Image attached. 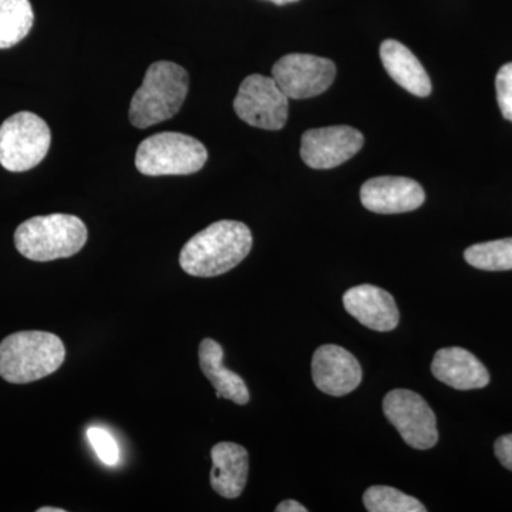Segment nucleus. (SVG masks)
<instances>
[{"label": "nucleus", "mask_w": 512, "mask_h": 512, "mask_svg": "<svg viewBox=\"0 0 512 512\" xmlns=\"http://www.w3.org/2000/svg\"><path fill=\"white\" fill-rule=\"evenodd\" d=\"M495 89H497V100L501 113H503L504 119L512 123V63L501 67L497 79H495Z\"/></svg>", "instance_id": "22"}, {"label": "nucleus", "mask_w": 512, "mask_h": 512, "mask_svg": "<svg viewBox=\"0 0 512 512\" xmlns=\"http://www.w3.org/2000/svg\"><path fill=\"white\" fill-rule=\"evenodd\" d=\"M188 89L190 76L180 64L164 60L151 64L131 99L130 123L143 130L173 119L183 107Z\"/></svg>", "instance_id": "3"}, {"label": "nucleus", "mask_w": 512, "mask_h": 512, "mask_svg": "<svg viewBox=\"0 0 512 512\" xmlns=\"http://www.w3.org/2000/svg\"><path fill=\"white\" fill-rule=\"evenodd\" d=\"M360 201L366 210L376 214H403L420 208L426 194L412 178L386 175L366 181L360 190Z\"/></svg>", "instance_id": "12"}, {"label": "nucleus", "mask_w": 512, "mask_h": 512, "mask_svg": "<svg viewBox=\"0 0 512 512\" xmlns=\"http://www.w3.org/2000/svg\"><path fill=\"white\" fill-rule=\"evenodd\" d=\"M380 59L386 72L406 92L417 97L431 93V80L420 60L397 40H384L380 46Z\"/></svg>", "instance_id": "16"}, {"label": "nucleus", "mask_w": 512, "mask_h": 512, "mask_svg": "<svg viewBox=\"0 0 512 512\" xmlns=\"http://www.w3.org/2000/svg\"><path fill=\"white\" fill-rule=\"evenodd\" d=\"M363 144L365 137L353 127L313 128L302 136L301 157L308 167L330 170L355 157Z\"/></svg>", "instance_id": "10"}, {"label": "nucleus", "mask_w": 512, "mask_h": 512, "mask_svg": "<svg viewBox=\"0 0 512 512\" xmlns=\"http://www.w3.org/2000/svg\"><path fill=\"white\" fill-rule=\"evenodd\" d=\"M201 372L210 380L218 397L231 400L239 406L249 402V390L244 379L224 366V349L217 340L204 339L200 350Z\"/></svg>", "instance_id": "17"}, {"label": "nucleus", "mask_w": 512, "mask_h": 512, "mask_svg": "<svg viewBox=\"0 0 512 512\" xmlns=\"http://www.w3.org/2000/svg\"><path fill=\"white\" fill-rule=\"evenodd\" d=\"M431 372L440 382L457 390L483 389L490 373L473 353L463 348H444L434 355Z\"/></svg>", "instance_id": "14"}, {"label": "nucleus", "mask_w": 512, "mask_h": 512, "mask_svg": "<svg viewBox=\"0 0 512 512\" xmlns=\"http://www.w3.org/2000/svg\"><path fill=\"white\" fill-rule=\"evenodd\" d=\"M495 456L505 468L512 471V434L495 441Z\"/></svg>", "instance_id": "23"}, {"label": "nucleus", "mask_w": 512, "mask_h": 512, "mask_svg": "<svg viewBox=\"0 0 512 512\" xmlns=\"http://www.w3.org/2000/svg\"><path fill=\"white\" fill-rule=\"evenodd\" d=\"M234 110L249 126L278 131L288 121L289 99L274 77L251 74L239 87Z\"/></svg>", "instance_id": "7"}, {"label": "nucleus", "mask_w": 512, "mask_h": 512, "mask_svg": "<svg viewBox=\"0 0 512 512\" xmlns=\"http://www.w3.org/2000/svg\"><path fill=\"white\" fill-rule=\"evenodd\" d=\"M343 305L353 318L376 332H390L399 325L400 313L389 292L373 285L350 288L343 295Z\"/></svg>", "instance_id": "13"}, {"label": "nucleus", "mask_w": 512, "mask_h": 512, "mask_svg": "<svg viewBox=\"0 0 512 512\" xmlns=\"http://www.w3.org/2000/svg\"><path fill=\"white\" fill-rule=\"evenodd\" d=\"M268 2L275 3V5H278V6H284V5H289V3L299 2V0H268Z\"/></svg>", "instance_id": "25"}, {"label": "nucleus", "mask_w": 512, "mask_h": 512, "mask_svg": "<svg viewBox=\"0 0 512 512\" xmlns=\"http://www.w3.org/2000/svg\"><path fill=\"white\" fill-rule=\"evenodd\" d=\"M90 444H92L94 451L103 463L107 466H114L119 463L120 451L117 446L116 440L111 437L109 431L99 429V427H92L87 431Z\"/></svg>", "instance_id": "21"}, {"label": "nucleus", "mask_w": 512, "mask_h": 512, "mask_svg": "<svg viewBox=\"0 0 512 512\" xmlns=\"http://www.w3.org/2000/svg\"><path fill=\"white\" fill-rule=\"evenodd\" d=\"M276 512H308V508L295 500H286L275 508Z\"/></svg>", "instance_id": "24"}, {"label": "nucleus", "mask_w": 512, "mask_h": 512, "mask_svg": "<svg viewBox=\"0 0 512 512\" xmlns=\"http://www.w3.org/2000/svg\"><path fill=\"white\" fill-rule=\"evenodd\" d=\"M383 412L410 447L429 450L439 441L436 416L420 394L392 390L384 397Z\"/></svg>", "instance_id": "8"}, {"label": "nucleus", "mask_w": 512, "mask_h": 512, "mask_svg": "<svg viewBox=\"0 0 512 512\" xmlns=\"http://www.w3.org/2000/svg\"><path fill=\"white\" fill-rule=\"evenodd\" d=\"M64 359L59 336L40 330L13 333L0 342V377L13 384L37 382L59 370Z\"/></svg>", "instance_id": "2"}, {"label": "nucleus", "mask_w": 512, "mask_h": 512, "mask_svg": "<svg viewBox=\"0 0 512 512\" xmlns=\"http://www.w3.org/2000/svg\"><path fill=\"white\" fill-rule=\"evenodd\" d=\"M87 238L89 232L80 218L50 214L22 222L15 232V245L30 261L49 262L79 254Z\"/></svg>", "instance_id": "4"}, {"label": "nucleus", "mask_w": 512, "mask_h": 512, "mask_svg": "<svg viewBox=\"0 0 512 512\" xmlns=\"http://www.w3.org/2000/svg\"><path fill=\"white\" fill-rule=\"evenodd\" d=\"M35 13L29 0H0V49H10L29 35Z\"/></svg>", "instance_id": "18"}, {"label": "nucleus", "mask_w": 512, "mask_h": 512, "mask_svg": "<svg viewBox=\"0 0 512 512\" xmlns=\"http://www.w3.org/2000/svg\"><path fill=\"white\" fill-rule=\"evenodd\" d=\"M464 258L481 271H512V238L473 245L466 249Z\"/></svg>", "instance_id": "19"}, {"label": "nucleus", "mask_w": 512, "mask_h": 512, "mask_svg": "<svg viewBox=\"0 0 512 512\" xmlns=\"http://www.w3.org/2000/svg\"><path fill=\"white\" fill-rule=\"evenodd\" d=\"M207 160V148L197 138L165 131L141 141L136 167L147 177L190 175L198 173Z\"/></svg>", "instance_id": "5"}, {"label": "nucleus", "mask_w": 512, "mask_h": 512, "mask_svg": "<svg viewBox=\"0 0 512 512\" xmlns=\"http://www.w3.org/2000/svg\"><path fill=\"white\" fill-rule=\"evenodd\" d=\"M312 377L320 392L340 397L352 393L362 382V366L349 350L323 345L312 357Z\"/></svg>", "instance_id": "11"}, {"label": "nucleus", "mask_w": 512, "mask_h": 512, "mask_svg": "<svg viewBox=\"0 0 512 512\" xmlns=\"http://www.w3.org/2000/svg\"><path fill=\"white\" fill-rule=\"evenodd\" d=\"M37 512H66L63 508H55V507H42L37 510Z\"/></svg>", "instance_id": "26"}, {"label": "nucleus", "mask_w": 512, "mask_h": 512, "mask_svg": "<svg viewBox=\"0 0 512 512\" xmlns=\"http://www.w3.org/2000/svg\"><path fill=\"white\" fill-rule=\"evenodd\" d=\"M211 487L221 497L234 500L244 491L249 474L247 448L237 443L215 444L211 450Z\"/></svg>", "instance_id": "15"}, {"label": "nucleus", "mask_w": 512, "mask_h": 512, "mask_svg": "<svg viewBox=\"0 0 512 512\" xmlns=\"http://www.w3.org/2000/svg\"><path fill=\"white\" fill-rule=\"evenodd\" d=\"M363 503L370 512H426L427 508L412 495L387 485H373L363 494Z\"/></svg>", "instance_id": "20"}, {"label": "nucleus", "mask_w": 512, "mask_h": 512, "mask_svg": "<svg viewBox=\"0 0 512 512\" xmlns=\"http://www.w3.org/2000/svg\"><path fill=\"white\" fill-rule=\"evenodd\" d=\"M52 133L42 117L20 111L0 126V165L10 173L37 167L49 153Z\"/></svg>", "instance_id": "6"}, {"label": "nucleus", "mask_w": 512, "mask_h": 512, "mask_svg": "<svg viewBox=\"0 0 512 512\" xmlns=\"http://www.w3.org/2000/svg\"><path fill=\"white\" fill-rule=\"evenodd\" d=\"M272 77L288 99H311L332 86L336 66L325 57L292 53L274 64Z\"/></svg>", "instance_id": "9"}, {"label": "nucleus", "mask_w": 512, "mask_h": 512, "mask_svg": "<svg viewBox=\"0 0 512 512\" xmlns=\"http://www.w3.org/2000/svg\"><path fill=\"white\" fill-rule=\"evenodd\" d=\"M251 229L239 221H218L184 245L180 265L185 274L214 278L241 264L252 249Z\"/></svg>", "instance_id": "1"}]
</instances>
